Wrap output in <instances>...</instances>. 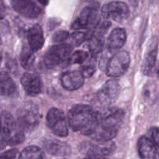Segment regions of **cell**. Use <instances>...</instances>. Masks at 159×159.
Wrapping results in <instances>:
<instances>
[{
  "mask_svg": "<svg viewBox=\"0 0 159 159\" xmlns=\"http://www.w3.org/2000/svg\"><path fill=\"white\" fill-rule=\"evenodd\" d=\"M100 114L89 106L78 104L68 111V124L74 131L90 137L96 129Z\"/></svg>",
  "mask_w": 159,
  "mask_h": 159,
  "instance_id": "1",
  "label": "cell"
},
{
  "mask_svg": "<svg viewBox=\"0 0 159 159\" xmlns=\"http://www.w3.org/2000/svg\"><path fill=\"white\" fill-rule=\"evenodd\" d=\"M124 118V112L120 109H112L101 113L94 132L90 138L98 142L110 141L117 134Z\"/></svg>",
  "mask_w": 159,
  "mask_h": 159,
  "instance_id": "2",
  "label": "cell"
},
{
  "mask_svg": "<svg viewBox=\"0 0 159 159\" xmlns=\"http://www.w3.org/2000/svg\"><path fill=\"white\" fill-rule=\"evenodd\" d=\"M1 122L2 148L6 145H17L25 141L24 131L20 128L17 121L15 120L10 113L6 111L2 112Z\"/></svg>",
  "mask_w": 159,
  "mask_h": 159,
  "instance_id": "3",
  "label": "cell"
},
{
  "mask_svg": "<svg viewBox=\"0 0 159 159\" xmlns=\"http://www.w3.org/2000/svg\"><path fill=\"white\" fill-rule=\"evenodd\" d=\"M72 47L69 43H60L51 47L43 56V64L48 68H55L65 62L69 63Z\"/></svg>",
  "mask_w": 159,
  "mask_h": 159,
  "instance_id": "4",
  "label": "cell"
},
{
  "mask_svg": "<svg viewBox=\"0 0 159 159\" xmlns=\"http://www.w3.org/2000/svg\"><path fill=\"white\" fill-rule=\"evenodd\" d=\"M99 9V6L97 2H94L84 8L80 15L71 24V29L75 30L88 29L89 32L93 30L101 21Z\"/></svg>",
  "mask_w": 159,
  "mask_h": 159,
  "instance_id": "5",
  "label": "cell"
},
{
  "mask_svg": "<svg viewBox=\"0 0 159 159\" xmlns=\"http://www.w3.org/2000/svg\"><path fill=\"white\" fill-rule=\"evenodd\" d=\"M40 114L38 108L33 104H24L17 111V123L25 132H30L38 126Z\"/></svg>",
  "mask_w": 159,
  "mask_h": 159,
  "instance_id": "6",
  "label": "cell"
},
{
  "mask_svg": "<svg viewBox=\"0 0 159 159\" xmlns=\"http://www.w3.org/2000/svg\"><path fill=\"white\" fill-rule=\"evenodd\" d=\"M46 120L48 127L55 135L65 138L68 134V120L63 111L57 108L51 109L48 112Z\"/></svg>",
  "mask_w": 159,
  "mask_h": 159,
  "instance_id": "7",
  "label": "cell"
},
{
  "mask_svg": "<svg viewBox=\"0 0 159 159\" xmlns=\"http://www.w3.org/2000/svg\"><path fill=\"white\" fill-rule=\"evenodd\" d=\"M130 57L126 51H118L109 61L107 66V74L110 77L117 78L123 75L129 68Z\"/></svg>",
  "mask_w": 159,
  "mask_h": 159,
  "instance_id": "8",
  "label": "cell"
},
{
  "mask_svg": "<svg viewBox=\"0 0 159 159\" xmlns=\"http://www.w3.org/2000/svg\"><path fill=\"white\" fill-rule=\"evenodd\" d=\"M101 13L105 19H110L117 23H122L129 17L130 9L125 2H111L102 6Z\"/></svg>",
  "mask_w": 159,
  "mask_h": 159,
  "instance_id": "9",
  "label": "cell"
},
{
  "mask_svg": "<svg viewBox=\"0 0 159 159\" xmlns=\"http://www.w3.org/2000/svg\"><path fill=\"white\" fill-rule=\"evenodd\" d=\"M120 85L116 79L107 81L97 93V99L102 105H111L119 97Z\"/></svg>",
  "mask_w": 159,
  "mask_h": 159,
  "instance_id": "10",
  "label": "cell"
},
{
  "mask_svg": "<svg viewBox=\"0 0 159 159\" xmlns=\"http://www.w3.org/2000/svg\"><path fill=\"white\" fill-rule=\"evenodd\" d=\"M12 9L23 16L35 19L41 12L40 8L31 0H11Z\"/></svg>",
  "mask_w": 159,
  "mask_h": 159,
  "instance_id": "11",
  "label": "cell"
},
{
  "mask_svg": "<svg viewBox=\"0 0 159 159\" xmlns=\"http://www.w3.org/2000/svg\"><path fill=\"white\" fill-rule=\"evenodd\" d=\"M21 85L26 94L29 96H37L42 91V81L37 75L26 72L21 78Z\"/></svg>",
  "mask_w": 159,
  "mask_h": 159,
  "instance_id": "12",
  "label": "cell"
},
{
  "mask_svg": "<svg viewBox=\"0 0 159 159\" xmlns=\"http://www.w3.org/2000/svg\"><path fill=\"white\" fill-rule=\"evenodd\" d=\"M85 77L81 71H69L65 72L61 77L62 87L68 91H75L83 85Z\"/></svg>",
  "mask_w": 159,
  "mask_h": 159,
  "instance_id": "13",
  "label": "cell"
},
{
  "mask_svg": "<svg viewBox=\"0 0 159 159\" xmlns=\"http://www.w3.org/2000/svg\"><path fill=\"white\" fill-rule=\"evenodd\" d=\"M158 41L154 40L146 52L141 65V72L145 75H151L154 72L158 56Z\"/></svg>",
  "mask_w": 159,
  "mask_h": 159,
  "instance_id": "14",
  "label": "cell"
},
{
  "mask_svg": "<svg viewBox=\"0 0 159 159\" xmlns=\"http://www.w3.org/2000/svg\"><path fill=\"white\" fill-rule=\"evenodd\" d=\"M29 46L33 51H40L44 43V37L42 27L39 24H34L27 31Z\"/></svg>",
  "mask_w": 159,
  "mask_h": 159,
  "instance_id": "15",
  "label": "cell"
},
{
  "mask_svg": "<svg viewBox=\"0 0 159 159\" xmlns=\"http://www.w3.org/2000/svg\"><path fill=\"white\" fill-rule=\"evenodd\" d=\"M138 150L141 159H156L157 151L149 137L141 136L138 139Z\"/></svg>",
  "mask_w": 159,
  "mask_h": 159,
  "instance_id": "16",
  "label": "cell"
},
{
  "mask_svg": "<svg viewBox=\"0 0 159 159\" xmlns=\"http://www.w3.org/2000/svg\"><path fill=\"white\" fill-rule=\"evenodd\" d=\"M43 147L49 154L56 156H65L71 152L70 146L67 143L55 139H48L43 142Z\"/></svg>",
  "mask_w": 159,
  "mask_h": 159,
  "instance_id": "17",
  "label": "cell"
},
{
  "mask_svg": "<svg viewBox=\"0 0 159 159\" xmlns=\"http://www.w3.org/2000/svg\"><path fill=\"white\" fill-rule=\"evenodd\" d=\"M127 40V33L124 28H116L110 34L107 40V48L110 51L120 49Z\"/></svg>",
  "mask_w": 159,
  "mask_h": 159,
  "instance_id": "18",
  "label": "cell"
},
{
  "mask_svg": "<svg viewBox=\"0 0 159 159\" xmlns=\"http://www.w3.org/2000/svg\"><path fill=\"white\" fill-rule=\"evenodd\" d=\"M16 91L15 82L6 71H2L0 75V93L2 96H11Z\"/></svg>",
  "mask_w": 159,
  "mask_h": 159,
  "instance_id": "19",
  "label": "cell"
},
{
  "mask_svg": "<svg viewBox=\"0 0 159 159\" xmlns=\"http://www.w3.org/2000/svg\"><path fill=\"white\" fill-rule=\"evenodd\" d=\"M114 149L115 144L113 142H99V144L93 145L90 148L89 156L104 157L111 154Z\"/></svg>",
  "mask_w": 159,
  "mask_h": 159,
  "instance_id": "20",
  "label": "cell"
},
{
  "mask_svg": "<svg viewBox=\"0 0 159 159\" xmlns=\"http://www.w3.org/2000/svg\"><path fill=\"white\" fill-rule=\"evenodd\" d=\"M88 34V39H87V47L91 52L92 55H96L101 52L104 45L103 36L98 35L96 34Z\"/></svg>",
  "mask_w": 159,
  "mask_h": 159,
  "instance_id": "21",
  "label": "cell"
},
{
  "mask_svg": "<svg viewBox=\"0 0 159 159\" xmlns=\"http://www.w3.org/2000/svg\"><path fill=\"white\" fill-rule=\"evenodd\" d=\"M34 51L30 48V46L23 47L20 55V63L22 67L26 70H30L34 67L35 57Z\"/></svg>",
  "mask_w": 159,
  "mask_h": 159,
  "instance_id": "22",
  "label": "cell"
},
{
  "mask_svg": "<svg viewBox=\"0 0 159 159\" xmlns=\"http://www.w3.org/2000/svg\"><path fill=\"white\" fill-rule=\"evenodd\" d=\"M19 159H45L44 152L37 146H28L20 154Z\"/></svg>",
  "mask_w": 159,
  "mask_h": 159,
  "instance_id": "23",
  "label": "cell"
},
{
  "mask_svg": "<svg viewBox=\"0 0 159 159\" xmlns=\"http://www.w3.org/2000/svg\"><path fill=\"white\" fill-rule=\"evenodd\" d=\"M96 71V59L93 55L89 56V58L81 65V72L85 78H90Z\"/></svg>",
  "mask_w": 159,
  "mask_h": 159,
  "instance_id": "24",
  "label": "cell"
},
{
  "mask_svg": "<svg viewBox=\"0 0 159 159\" xmlns=\"http://www.w3.org/2000/svg\"><path fill=\"white\" fill-rule=\"evenodd\" d=\"M69 44L73 45L75 47H78L82 44L84 41H86L88 39V34L87 33L81 32V31H76L73 33L71 36H69Z\"/></svg>",
  "mask_w": 159,
  "mask_h": 159,
  "instance_id": "25",
  "label": "cell"
},
{
  "mask_svg": "<svg viewBox=\"0 0 159 159\" xmlns=\"http://www.w3.org/2000/svg\"><path fill=\"white\" fill-rule=\"evenodd\" d=\"M89 55L86 51H77L71 56L69 60L70 64H83L87 59L89 58Z\"/></svg>",
  "mask_w": 159,
  "mask_h": 159,
  "instance_id": "26",
  "label": "cell"
},
{
  "mask_svg": "<svg viewBox=\"0 0 159 159\" xmlns=\"http://www.w3.org/2000/svg\"><path fill=\"white\" fill-rule=\"evenodd\" d=\"M149 138L153 141L154 144L156 148L157 153L159 155V128L156 127H153L148 131Z\"/></svg>",
  "mask_w": 159,
  "mask_h": 159,
  "instance_id": "27",
  "label": "cell"
},
{
  "mask_svg": "<svg viewBox=\"0 0 159 159\" xmlns=\"http://www.w3.org/2000/svg\"><path fill=\"white\" fill-rule=\"evenodd\" d=\"M69 38V34L66 30H59L53 36L52 40L54 43H63L64 41Z\"/></svg>",
  "mask_w": 159,
  "mask_h": 159,
  "instance_id": "28",
  "label": "cell"
},
{
  "mask_svg": "<svg viewBox=\"0 0 159 159\" xmlns=\"http://www.w3.org/2000/svg\"><path fill=\"white\" fill-rule=\"evenodd\" d=\"M17 155L16 149H10L1 155L0 159H16Z\"/></svg>",
  "mask_w": 159,
  "mask_h": 159,
  "instance_id": "29",
  "label": "cell"
},
{
  "mask_svg": "<svg viewBox=\"0 0 159 159\" xmlns=\"http://www.w3.org/2000/svg\"><path fill=\"white\" fill-rule=\"evenodd\" d=\"M84 159H107L104 157H98V156H88Z\"/></svg>",
  "mask_w": 159,
  "mask_h": 159,
  "instance_id": "30",
  "label": "cell"
},
{
  "mask_svg": "<svg viewBox=\"0 0 159 159\" xmlns=\"http://www.w3.org/2000/svg\"><path fill=\"white\" fill-rule=\"evenodd\" d=\"M38 2L40 4L43 5V6H47L48 2H49V0H38Z\"/></svg>",
  "mask_w": 159,
  "mask_h": 159,
  "instance_id": "31",
  "label": "cell"
},
{
  "mask_svg": "<svg viewBox=\"0 0 159 159\" xmlns=\"http://www.w3.org/2000/svg\"><path fill=\"white\" fill-rule=\"evenodd\" d=\"M83 1H85V2H93V1H95V0H83Z\"/></svg>",
  "mask_w": 159,
  "mask_h": 159,
  "instance_id": "32",
  "label": "cell"
},
{
  "mask_svg": "<svg viewBox=\"0 0 159 159\" xmlns=\"http://www.w3.org/2000/svg\"><path fill=\"white\" fill-rule=\"evenodd\" d=\"M158 79H159V68H158Z\"/></svg>",
  "mask_w": 159,
  "mask_h": 159,
  "instance_id": "33",
  "label": "cell"
}]
</instances>
